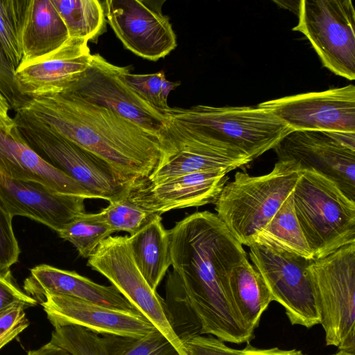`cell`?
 <instances>
[{
    "label": "cell",
    "instance_id": "cell-20",
    "mask_svg": "<svg viewBox=\"0 0 355 355\" xmlns=\"http://www.w3.org/2000/svg\"><path fill=\"white\" fill-rule=\"evenodd\" d=\"M25 293L42 303L49 295H61L119 311L139 313L113 285L96 284L75 271L41 264L31 269L24 282Z\"/></svg>",
    "mask_w": 355,
    "mask_h": 355
},
{
    "label": "cell",
    "instance_id": "cell-9",
    "mask_svg": "<svg viewBox=\"0 0 355 355\" xmlns=\"http://www.w3.org/2000/svg\"><path fill=\"white\" fill-rule=\"evenodd\" d=\"M168 118L161 135L162 154L146 178L149 182L157 183L203 171L229 173L252 161L248 156L216 142L197 126Z\"/></svg>",
    "mask_w": 355,
    "mask_h": 355
},
{
    "label": "cell",
    "instance_id": "cell-4",
    "mask_svg": "<svg viewBox=\"0 0 355 355\" xmlns=\"http://www.w3.org/2000/svg\"><path fill=\"white\" fill-rule=\"evenodd\" d=\"M293 199L314 259L355 243V201L334 182L313 170H302Z\"/></svg>",
    "mask_w": 355,
    "mask_h": 355
},
{
    "label": "cell",
    "instance_id": "cell-26",
    "mask_svg": "<svg viewBox=\"0 0 355 355\" xmlns=\"http://www.w3.org/2000/svg\"><path fill=\"white\" fill-rule=\"evenodd\" d=\"M63 20L69 37L97 40L105 29L103 3L98 0H51Z\"/></svg>",
    "mask_w": 355,
    "mask_h": 355
},
{
    "label": "cell",
    "instance_id": "cell-11",
    "mask_svg": "<svg viewBox=\"0 0 355 355\" xmlns=\"http://www.w3.org/2000/svg\"><path fill=\"white\" fill-rule=\"evenodd\" d=\"M274 150L278 161H293L320 173L355 201V132L293 130Z\"/></svg>",
    "mask_w": 355,
    "mask_h": 355
},
{
    "label": "cell",
    "instance_id": "cell-13",
    "mask_svg": "<svg viewBox=\"0 0 355 355\" xmlns=\"http://www.w3.org/2000/svg\"><path fill=\"white\" fill-rule=\"evenodd\" d=\"M122 67L109 62L99 53L92 54L88 67L62 92L73 94L109 108L144 130L161 136L168 118L125 82L121 76Z\"/></svg>",
    "mask_w": 355,
    "mask_h": 355
},
{
    "label": "cell",
    "instance_id": "cell-30",
    "mask_svg": "<svg viewBox=\"0 0 355 355\" xmlns=\"http://www.w3.org/2000/svg\"><path fill=\"white\" fill-rule=\"evenodd\" d=\"M98 214L113 232H126L130 236L139 232L160 216L138 206L130 198L128 193L110 202Z\"/></svg>",
    "mask_w": 355,
    "mask_h": 355
},
{
    "label": "cell",
    "instance_id": "cell-25",
    "mask_svg": "<svg viewBox=\"0 0 355 355\" xmlns=\"http://www.w3.org/2000/svg\"><path fill=\"white\" fill-rule=\"evenodd\" d=\"M254 243L314 259L295 215L293 193L257 233Z\"/></svg>",
    "mask_w": 355,
    "mask_h": 355
},
{
    "label": "cell",
    "instance_id": "cell-40",
    "mask_svg": "<svg viewBox=\"0 0 355 355\" xmlns=\"http://www.w3.org/2000/svg\"><path fill=\"white\" fill-rule=\"evenodd\" d=\"M333 355H355V347L340 349Z\"/></svg>",
    "mask_w": 355,
    "mask_h": 355
},
{
    "label": "cell",
    "instance_id": "cell-27",
    "mask_svg": "<svg viewBox=\"0 0 355 355\" xmlns=\"http://www.w3.org/2000/svg\"><path fill=\"white\" fill-rule=\"evenodd\" d=\"M31 0H0V45L14 71L23 59V36Z\"/></svg>",
    "mask_w": 355,
    "mask_h": 355
},
{
    "label": "cell",
    "instance_id": "cell-35",
    "mask_svg": "<svg viewBox=\"0 0 355 355\" xmlns=\"http://www.w3.org/2000/svg\"><path fill=\"white\" fill-rule=\"evenodd\" d=\"M24 310L16 305L0 314V349L29 325Z\"/></svg>",
    "mask_w": 355,
    "mask_h": 355
},
{
    "label": "cell",
    "instance_id": "cell-31",
    "mask_svg": "<svg viewBox=\"0 0 355 355\" xmlns=\"http://www.w3.org/2000/svg\"><path fill=\"white\" fill-rule=\"evenodd\" d=\"M121 76L141 98L154 108L165 114L170 108L163 98L164 82L166 79L164 71L148 74L130 73V67H123Z\"/></svg>",
    "mask_w": 355,
    "mask_h": 355
},
{
    "label": "cell",
    "instance_id": "cell-10",
    "mask_svg": "<svg viewBox=\"0 0 355 355\" xmlns=\"http://www.w3.org/2000/svg\"><path fill=\"white\" fill-rule=\"evenodd\" d=\"M87 265L105 277L175 347L187 355L170 322L164 300L150 288L139 270L128 236H110L88 258Z\"/></svg>",
    "mask_w": 355,
    "mask_h": 355
},
{
    "label": "cell",
    "instance_id": "cell-21",
    "mask_svg": "<svg viewBox=\"0 0 355 355\" xmlns=\"http://www.w3.org/2000/svg\"><path fill=\"white\" fill-rule=\"evenodd\" d=\"M0 175L14 180L33 181L62 194L94 197L78 182L43 160L19 135L0 129Z\"/></svg>",
    "mask_w": 355,
    "mask_h": 355
},
{
    "label": "cell",
    "instance_id": "cell-2",
    "mask_svg": "<svg viewBox=\"0 0 355 355\" xmlns=\"http://www.w3.org/2000/svg\"><path fill=\"white\" fill-rule=\"evenodd\" d=\"M15 111L19 118L98 157L132 182L148 178L162 154L160 135L71 93L27 98Z\"/></svg>",
    "mask_w": 355,
    "mask_h": 355
},
{
    "label": "cell",
    "instance_id": "cell-28",
    "mask_svg": "<svg viewBox=\"0 0 355 355\" xmlns=\"http://www.w3.org/2000/svg\"><path fill=\"white\" fill-rule=\"evenodd\" d=\"M96 355H180L169 340L157 329L148 335L132 338L102 334Z\"/></svg>",
    "mask_w": 355,
    "mask_h": 355
},
{
    "label": "cell",
    "instance_id": "cell-32",
    "mask_svg": "<svg viewBox=\"0 0 355 355\" xmlns=\"http://www.w3.org/2000/svg\"><path fill=\"white\" fill-rule=\"evenodd\" d=\"M12 216L0 204V273L18 262L20 248L13 232Z\"/></svg>",
    "mask_w": 355,
    "mask_h": 355
},
{
    "label": "cell",
    "instance_id": "cell-38",
    "mask_svg": "<svg viewBox=\"0 0 355 355\" xmlns=\"http://www.w3.org/2000/svg\"><path fill=\"white\" fill-rule=\"evenodd\" d=\"M10 109L12 107L9 102L0 92V129L9 133L15 127L14 118L9 114Z\"/></svg>",
    "mask_w": 355,
    "mask_h": 355
},
{
    "label": "cell",
    "instance_id": "cell-36",
    "mask_svg": "<svg viewBox=\"0 0 355 355\" xmlns=\"http://www.w3.org/2000/svg\"><path fill=\"white\" fill-rule=\"evenodd\" d=\"M15 71L9 64L0 45V92L14 110L26 100L19 93L14 80Z\"/></svg>",
    "mask_w": 355,
    "mask_h": 355
},
{
    "label": "cell",
    "instance_id": "cell-29",
    "mask_svg": "<svg viewBox=\"0 0 355 355\" xmlns=\"http://www.w3.org/2000/svg\"><path fill=\"white\" fill-rule=\"evenodd\" d=\"M59 236L73 245L78 254L89 258L100 243L113 232L101 219L98 212L82 213L57 232Z\"/></svg>",
    "mask_w": 355,
    "mask_h": 355
},
{
    "label": "cell",
    "instance_id": "cell-22",
    "mask_svg": "<svg viewBox=\"0 0 355 355\" xmlns=\"http://www.w3.org/2000/svg\"><path fill=\"white\" fill-rule=\"evenodd\" d=\"M69 38L67 28L51 0H31L24 31L21 64L58 49Z\"/></svg>",
    "mask_w": 355,
    "mask_h": 355
},
{
    "label": "cell",
    "instance_id": "cell-39",
    "mask_svg": "<svg viewBox=\"0 0 355 355\" xmlns=\"http://www.w3.org/2000/svg\"><path fill=\"white\" fill-rule=\"evenodd\" d=\"M27 355H71L65 349L51 343H48L35 350H30Z\"/></svg>",
    "mask_w": 355,
    "mask_h": 355
},
{
    "label": "cell",
    "instance_id": "cell-3",
    "mask_svg": "<svg viewBox=\"0 0 355 355\" xmlns=\"http://www.w3.org/2000/svg\"><path fill=\"white\" fill-rule=\"evenodd\" d=\"M302 171L293 161H277L265 175L237 172L215 202L216 216L241 245L250 247L293 193Z\"/></svg>",
    "mask_w": 355,
    "mask_h": 355
},
{
    "label": "cell",
    "instance_id": "cell-24",
    "mask_svg": "<svg viewBox=\"0 0 355 355\" xmlns=\"http://www.w3.org/2000/svg\"><path fill=\"white\" fill-rule=\"evenodd\" d=\"M229 285L241 318L246 328L254 333L263 313L272 301L263 279L247 260L232 270Z\"/></svg>",
    "mask_w": 355,
    "mask_h": 355
},
{
    "label": "cell",
    "instance_id": "cell-8",
    "mask_svg": "<svg viewBox=\"0 0 355 355\" xmlns=\"http://www.w3.org/2000/svg\"><path fill=\"white\" fill-rule=\"evenodd\" d=\"M293 31L303 33L323 65L355 79V10L351 0H302Z\"/></svg>",
    "mask_w": 355,
    "mask_h": 355
},
{
    "label": "cell",
    "instance_id": "cell-23",
    "mask_svg": "<svg viewBox=\"0 0 355 355\" xmlns=\"http://www.w3.org/2000/svg\"><path fill=\"white\" fill-rule=\"evenodd\" d=\"M128 239L139 270L156 291L171 266L168 230L163 226L161 216Z\"/></svg>",
    "mask_w": 355,
    "mask_h": 355
},
{
    "label": "cell",
    "instance_id": "cell-19",
    "mask_svg": "<svg viewBox=\"0 0 355 355\" xmlns=\"http://www.w3.org/2000/svg\"><path fill=\"white\" fill-rule=\"evenodd\" d=\"M84 198L55 192L33 181L0 175V204L12 216L39 222L56 232L85 211Z\"/></svg>",
    "mask_w": 355,
    "mask_h": 355
},
{
    "label": "cell",
    "instance_id": "cell-5",
    "mask_svg": "<svg viewBox=\"0 0 355 355\" xmlns=\"http://www.w3.org/2000/svg\"><path fill=\"white\" fill-rule=\"evenodd\" d=\"M166 116L197 126L208 137L252 160L274 149L294 130L270 111L259 107L198 105L170 107Z\"/></svg>",
    "mask_w": 355,
    "mask_h": 355
},
{
    "label": "cell",
    "instance_id": "cell-37",
    "mask_svg": "<svg viewBox=\"0 0 355 355\" xmlns=\"http://www.w3.org/2000/svg\"><path fill=\"white\" fill-rule=\"evenodd\" d=\"M242 355H305L297 349L284 350L277 347L269 349L256 348L248 342L246 347L241 350Z\"/></svg>",
    "mask_w": 355,
    "mask_h": 355
},
{
    "label": "cell",
    "instance_id": "cell-34",
    "mask_svg": "<svg viewBox=\"0 0 355 355\" xmlns=\"http://www.w3.org/2000/svg\"><path fill=\"white\" fill-rule=\"evenodd\" d=\"M37 304L35 299L16 285L10 270L0 273V314L13 306H21L26 309Z\"/></svg>",
    "mask_w": 355,
    "mask_h": 355
},
{
    "label": "cell",
    "instance_id": "cell-16",
    "mask_svg": "<svg viewBox=\"0 0 355 355\" xmlns=\"http://www.w3.org/2000/svg\"><path fill=\"white\" fill-rule=\"evenodd\" d=\"M227 172L203 171L176 176L157 183L135 182L130 198L150 212L162 214L178 209L215 203L229 180Z\"/></svg>",
    "mask_w": 355,
    "mask_h": 355
},
{
    "label": "cell",
    "instance_id": "cell-7",
    "mask_svg": "<svg viewBox=\"0 0 355 355\" xmlns=\"http://www.w3.org/2000/svg\"><path fill=\"white\" fill-rule=\"evenodd\" d=\"M21 138L43 160L109 202L127 195L135 182L125 179L107 162L60 135L14 117Z\"/></svg>",
    "mask_w": 355,
    "mask_h": 355
},
{
    "label": "cell",
    "instance_id": "cell-14",
    "mask_svg": "<svg viewBox=\"0 0 355 355\" xmlns=\"http://www.w3.org/2000/svg\"><path fill=\"white\" fill-rule=\"evenodd\" d=\"M294 130L355 132V87L348 85L258 104Z\"/></svg>",
    "mask_w": 355,
    "mask_h": 355
},
{
    "label": "cell",
    "instance_id": "cell-12",
    "mask_svg": "<svg viewBox=\"0 0 355 355\" xmlns=\"http://www.w3.org/2000/svg\"><path fill=\"white\" fill-rule=\"evenodd\" d=\"M250 257L263 279L272 300L280 304L293 325L311 328L320 315L308 267L313 259L254 243Z\"/></svg>",
    "mask_w": 355,
    "mask_h": 355
},
{
    "label": "cell",
    "instance_id": "cell-33",
    "mask_svg": "<svg viewBox=\"0 0 355 355\" xmlns=\"http://www.w3.org/2000/svg\"><path fill=\"white\" fill-rule=\"evenodd\" d=\"M187 355H242L241 350L227 346L211 335H196L181 339Z\"/></svg>",
    "mask_w": 355,
    "mask_h": 355
},
{
    "label": "cell",
    "instance_id": "cell-6",
    "mask_svg": "<svg viewBox=\"0 0 355 355\" xmlns=\"http://www.w3.org/2000/svg\"><path fill=\"white\" fill-rule=\"evenodd\" d=\"M327 345L355 347V243L308 267Z\"/></svg>",
    "mask_w": 355,
    "mask_h": 355
},
{
    "label": "cell",
    "instance_id": "cell-17",
    "mask_svg": "<svg viewBox=\"0 0 355 355\" xmlns=\"http://www.w3.org/2000/svg\"><path fill=\"white\" fill-rule=\"evenodd\" d=\"M88 42L69 37L58 49L16 69L14 80L23 97L30 98L62 92L89 66Z\"/></svg>",
    "mask_w": 355,
    "mask_h": 355
},
{
    "label": "cell",
    "instance_id": "cell-15",
    "mask_svg": "<svg viewBox=\"0 0 355 355\" xmlns=\"http://www.w3.org/2000/svg\"><path fill=\"white\" fill-rule=\"evenodd\" d=\"M103 3L114 33L137 56L157 61L176 48V35L160 7L140 0H106Z\"/></svg>",
    "mask_w": 355,
    "mask_h": 355
},
{
    "label": "cell",
    "instance_id": "cell-1",
    "mask_svg": "<svg viewBox=\"0 0 355 355\" xmlns=\"http://www.w3.org/2000/svg\"><path fill=\"white\" fill-rule=\"evenodd\" d=\"M173 270L166 282V310L178 338L211 335L241 344L253 337L230 293L232 270L245 250L216 214L187 216L168 230Z\"/></svg>",
    "mask_w": 355,
    "mask_h": 355
},
{
    "label": "cell",
    "instance_id": "cell-18",
    "mask_svg": "<svg viewBox=\"0 0 355 355\" xmlns=\"http://www.w3.org/2000/svg\"><path fill=\"white\" fill-rule=\"evenodd\" d=\"M53 325L73 324L99 334L142 338L156 328L140 313L107 308L77 298L49 295L40 303Z\"/></svg>",
    "mask_w": 355,
    "mask_h": 355
}]
</instances>
